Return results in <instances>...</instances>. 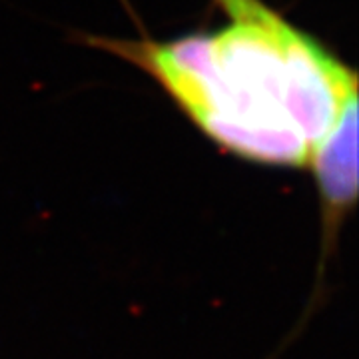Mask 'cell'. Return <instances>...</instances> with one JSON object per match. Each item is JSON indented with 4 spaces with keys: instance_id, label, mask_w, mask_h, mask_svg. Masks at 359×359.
I'll list each match as a JSON object with an SVG mask.
<instances>
[{
    "instance_id": "2",
    "label": "cell",
    "mask_w": 359,
    "mask_h": 359,
    "mask_svg": "<svg viewBox=\"0 0 359 359\" xmlns=\"http://www.w3.org/2000/svg\"><path fill=\"white\" fill-rule=\"evenodd\" d=\"M358 98L349 100L311 150L306 166L311 168L321 205V264L337 244L347 214L358 204Z\"/></svg>"
},
{
    "instance_id": "1",
    "label": "cell",
    "mask_w": 359,
    "mask_h": 359,
    "mask_svg": "<svg viewBox=\"0 0 359 359\" xmlns=\"http://www.w3.org/2000/svg\"><path fill=\"white\" fill-rule=\"evenodd\" d=\"M228 20L172 40L84 42L144 70L222 150L264 166L308 164L358 74L264 0H214Z\"/></svg>"
}]
</instances>
